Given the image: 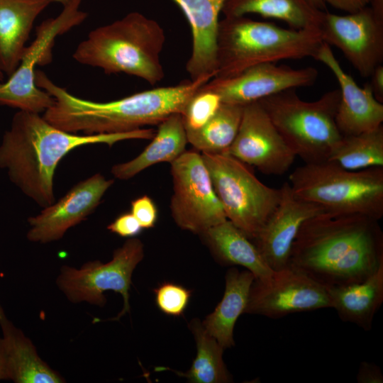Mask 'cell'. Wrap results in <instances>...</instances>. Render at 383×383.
Segmentation results:
<instances>
[{
  "label": "cell",
  "instance_id": "4",
  "mask_svg": "<svg viewBox=\"0 0 383 383\" xmlns=\"http://www.w3.org/2000/svg\"><path fill=\"white\" fill-rule=\"evenodd\" d=\"M165 43L162 26L137 11L92 30L76 48L77 62L104 73H126L151 85L165 76L160 53Z\"/></svg>",
  "mask_w": 383,
  "mask_h": 383
},
{
  "label": "cell",
  "instance_id": "23",
  "mask_svg": "<svg viewBox=\"0 0 383 383\" xmlns=\"http://www.w3.org/2000/svg\"><path fill=\"white\" fill-rule=\"evenodd\" d=\"M326 289L340 319L370 331L383 302V264L361 282Z\"/></svg>",
  "mask_w": 383,
  "mask_h": 383
},
{
  "label": "cell",
  "instance_id": "7",
  "mask_svg": "<svg viewBox=\"0 0 383 383\" xmlns=\"http://www.w3.org/2000/svg\"><path fill=\"white\" fill-rule=\"evenodd\" d=\"M296 89L258 102L296 156L305 163L328 160L343 137L335 121L339 89L327 91L313 101L302 100Z\"/></svg>",
  "mask_w": 383,
  "mask_h": 383
},
{
  "label": "cell",
  "instance_id": "1",
  "mask_svg": "<svg viewBox=\"0 0 383 383\" xmlns=\"http://www.w3.org/2000/svg\"><path fill=\"white\" fill-rule=\"evenodd\" d=\"M382 264L383 232L379 220L324 212L301 225L288 266L329 288L361 282Z\"/></svg>",
  "mask_w": 383,
  "mask_h": 383
},
{
  "label": "cell",
  "instance_id": "12",
  "mask_svg": "<svg viewBox=\"0 0 383 383\" xmlns=\"http://www.w3.org/2000/svg\"><path fill=\"white\" fill-rule=\"evenodd\" d=\"M332 308L327 289L301 271L287 266L267 278L255 279L245 313L272 319L289 314Z\"/></svg>",
  "mask_w": 383,
  "mask_h": 383
},
{
  "label": "cell",
  "instance_id": "10",
  "mask_svg": "<svg viewBox=\"0 0 383 383\" xmlns=\"http://www.w3.org/2000/svg\"><path fill=\"white\" fill-rule=\"evenodd\" d=\"M144 257L143 244L135 237L129 238L114 250L112 259L102 263L89 261L80 268L64 265L57 279L59 289L72 303L86 301L103 306L106 299L104 293L113 291L123 299L122 310L115 318L118 320L130 311L129 291L133 270Z\"/></svg>",
  "mask_w": 383,
  "mask_h": 383
},
{
  "label": "cell",
  "instance_id": "19",
  "mask_svg": "<svg viewBox=\"0 0 383 383\" xmlns=\"http://www.w3.org/2000/svg\"><path fill=\"white\" fill-rule=\"evenodd\" d=\"M190 25L192 47L186 70L191 80L216 74V40L219 16L226 0H172Z\"/></svg>",
  "mask_w": 383,
  "mask_h": 383
},
{
  "label": "cell",
  "instance_id": "28",
  "mask_svg": "<svg viewBox=\"0 0 383 383\" xmlns=\"http://www.w3.org/2000/svg\"><path fill=\"white\" fill-rule=\"evenodd\" d=\"M243 110V106L222 103L201 128L186 132L188 143L202 152H226L237 135Z\"/></svg>",
  "mask_w": 383,
  "mask_h": 383
},
{
  "label": "cell",
  "instance_id": "36",
  "mask_svg": "<svg viewBox=\"0 0 383 383\" xmlns=\"http://www.w3.org/2000/svg\"><path fill=\"white\" fill-rule=\"evenodd\" d=\"M371 82L370 83L372 89L374 97L379 102H383V66L378 65L370 75Z\"/></svg>",
  "mask_w": 383,
  "mask_h": 383
},
{
  "label": "cell",
  "instance_id": "33",
  "mask_svg": "<svg viewBox=\"0 0 383 383\" xmlns=\"http://www.w3.org/2000/svg\"><path fill=\"white\" fill-rule=\"evenodd\" d=\"M107 229L121 237L133 238L140 233L143 228L131 213H123L108 225Z\"/></svg>",
  "mask_w": 383,
  "mask_h": 383
},
{
  "label": "cell",
  "instance_id": "17",
  "mask_svg": "<svg viewBox=\"0 0 383 383\" xmlns=\"http://www.w3.org/2000/svg\"><path fill=\"white\" fill-rule=\"evenodd\" d=\"M280 188L278 205L252 240L274 271L288 266L292 243L304 222L325 212L320 206L297 197L289 182Z\"/></svg>",
  "mask_w": 383,
  "mask_h": 383
},
{
  "label": "cell",
  "instance_id": "13",
  "mask_svg": "<svg viewBox=\"0 0 383 383\" xmlns=\"http://www.w3.org/2000/svg\"><path fill=\"white\" fill-rule=\"evenodd\" d=\"M323 42L337 48L362 77L383 61V20L370 6L346 15L324 12L318 28Z\"/></svg>",
  "mask_w": 383,
  "mask_h": 383
},
{
  "label": "cell",
  "instance_id": "24",
  "mask_svg": "<svg viewBox=\"0 0 383 383\" xmlns=\"http://www.w3.org/2000/svg\"><path fill=\"white\" fill-rule=\"evenodd\" d=\"M157 126V133L141 153L130 161L111 167V172L116 178L131 179L154 165L172 162L186 151L188 140L180 113L168 116Z\"/></svg>",
  "mask_w": 383,
  "mask_h": 383
},
{
  "label": "cell",
  "instance_id": "37",
  "mask_svg": "<svg viewBox=\"0 0 383 383\" xmlns=\"http://www.w3.org/2000/svg\"><path fill=\"white\" fill-rule=\"evenodd\" d=\"M0 380H11V374L4 343L0 337Z\"/></svg>",
  "mask_w": 383,
  "mask_h": 383
},
{
  "label": "cell",
  "instance_id": "20",
  "mask_svg": "<svg viewBox=\"0 0 383 383\" xmlns=\"http://www.w3.org/2000/svg\"><path fill=\"white\" fill-rule=\"evenodd\" d=\"M57 0H0V70L9 77L26 50L36 18Z\"/></svg>",
  "mask_w": 383,
  "mask_h": 383
},
{
  "label": "cell",
  "instance_id": "30",
  "mask_svg": "<svg viewBox=\"0 0 383 383\" xmlns=\"http://www.w3.org/2000/svg\"><path fill=\"white\" fill-rule=\"evenodd\" d=\"M221 104L216 93L201 87L189 99L181 114L186 132L201 128L214 116Z\"/></svg>",
  "mask_w": 383,
  "mask_h": 383
},
{
  "label": "cell",
  "instance_id": "11",
  "mask_svg": "<svg viewBox=\"0 0 383 383\" xmlns=\"http://www.w3.org/2000/svg\"><path fill=\"white\" fill-rule=\"evenodd\" d=\"M170 165L173 183L170 211L180 228L202 235L227 220L201 155L185 151Z\"/></svg>",
  "mask_w": 383,
  "mask_h": 383
},
{
  "label": "cell",
  "instance_id": "40",
  "mask_svg": "<svg viewBox=\"0 0 383 383\" xmlns=\"http://www.w3.org/2000/svg\"><path fill=\"white\" fill-rule=\"evenodd\" d=\"M72 0H57V3L60 4L62 6H66L67 4H69Z\"/></svg>",
  "mask_w": 383,
  "mask_h": 383
},
{
  "label": "cell",
  "instance_id": "15",
  "mask_svg": "<svg viewBox=\"0 0 383 383\" xmlns=\"http://www.w3.org/2000/svg\"><path fill=\"white\" fill-rule=\"evenodd\" d=\"M318 75L312 67L295 69L268 62L231 77H213L202 87L216 93L222 103L245 106L287 89L311 86Z\"/></svg>",
  "mask_w": 383,
  "mask_h": 383
},
{
  "label": "cell",
  "instance_id": "6",
  "mask_svg": "<svg viewBox=\"0 0 383 383\" xmlns=\"http://www.w3.org/2000/svg\"><path fill=\"white\" fill-rule=\"evenodd\" d=\"M299 198L322 207L325 213L383 216V167L346 170L335 162L305 163L289 175Z\"/></svg>",
  "mask_w": 383,
  "mask_h": 383
},
{
  "label": "cell",
  "instance_id": "16",
  "mask_svg": "<svg viewBox=\"0 0 383 383\" xmlns=\"http://www.w3.org/2000/svg\"><path fill=\"white\" fill-rule=\"evenodd\" d=\"M113 182L96 173L76 184L57 202L28 218V240L48 243L61 239L70 228L94 212Z\"/></svg>",
  "mask_w": 383,
  "mask_h": 383
},
{
  "label": "cell",
  "instance_id": "25",
  "mask_svg": "<svg viewBox=\"0 0 383 383\" xmlns=\"http://www.w3.org/2000/svg\"><path fill=\"white\" fill-rule=\"evenodd\" d=\"M255 276L248 270L230 267L225 277V290L221 301L202 322L205 330L224 348L235 345L233 331L240 316L245 313Z\"/></svg>",
  "mask_w": 383,
  "mask_h": 383
},
{
  "label": "cell",
  "instance_id": "22",
  "mask_svg": "<svg viewBox=\"0 0 383 383\" xmlns=\"http://www.w3.org/2000/svg\"><path fill=\"white\" fill-rule=\"evenodd\" d=\"M201 235L221 264L244 267L257 279L273 273L252 241L228 219Z\"/></svg>",
  "mask_w": 383,
  "mask_h": 383
},
{
  "label": "cell",
  "instance_id": "18",
  "mask_svg": "<svg viewBox=\"0 0 383 383\" xmlns=\"http://www.w3.org/2000/svg\"><path fill=\"white\" fill-rule=\"evenodd\" d=\"M313 59L324 64L338 82L340 101L335 121L343 136L357 135L382 125L383 104L374 97L370 83L359 87L324 42Z\"/></svg>",
  "mask_w": 383,
  "mask_h": 383
},
{
  "label": "cell",
  "instance_id": "34",
  "mask_svg": "<svg viewBox=\"0 0 383 383\" xmlns=\"http://www.w3.org/2000/svg\"><path fill=\"white\" fill-rule=\"evenodd\" d=\"M356 380L358 383H382L383 374L377 365L363 361L360 364Z\"/></svg>",
  "mask_w": 383,
  "mask_h": 383
},
{
  "label": "cell",
  "instance_id": "29",
  "mask_svg": "<svg viewBox=\"0 0 383 383\" xmlns=\"http://www.w3.org/2000/svg\"><path fill=\"white\" fill-rule=\"evenodd\" d=\"M328 160L352 171L383 167V126L343 136Z\"/></svg>",
  "mask_w": 383,
  "mask_h": 383
},
{
  "label": "cell",
  "instance_id": "27",
  "mask_svg": "<svg viewBox=\"0 0 383 383\" xmlns=\"http://www.w3.org/2000/svg\"><path fill=\"white\" fill-rule=\"evenodd\" d=\"M196 345V355L185 373L174 372L194 383H228L233 381L223 360L224 348L204 328L197 318L189 323Z\"/></svg>",
  "mask_w": 383,
  "mask_h": 383
},
{
  "label": "cell",
  "instance_id": "8",
  "mask_svg": "<svg viewBox=\"0 0 383 383\" xmlns=\"http://www.w3.org/2000/svg\"><path fill=\"white\" fill-rule=\"evenodd\" d=\"M226 218L251 240L278 205L281 188L267 186L248 165L226 153L202 152Z\"/></svg>",
  "mask_w": 383,
  "mask_h": 383
},
{
  "label": "cell",
  "instance_id": "39",
  "mask_svg": "<svg viewBox=\"0 0 383 383\" xmlns=\"http://www.w3.org/2000/svg\"><path fill=\"white\" fill-rule=\"evenodd\" d=\"M309 3L315 8L323 11L326 4L323 0H308Z\"/></svg>",
  "mask_w": 383,
  "mask_h": 383
},
{
  "label": "cell",
  "instance_id": "2",
  "mask_svg": "<svg viewBox=\"0 0 383 383\" xmlns=\"http://www.w3.org/2000/svg\"><path fill=\"white\" fill-rule=\"evenodd\" d=\"M152 129L118 133L85 135L57 128L40 113L21 111L0 143V168L25 195L40 207L55 201L54 176L60 160L72 150L87 145L132 139H151Z\"/></svg>",
  "mask_w": 383,
  "mask_h": 383
},
{
  "label": "cell",
  "instance_id": "35",
  "mask_svg": "<svg viewBox=\"0 0 383 383\" xmlns=\"http://www.w3.org/2000/svg\"><path fill=\"white\" fill-rule=\"evenodd\" d=\"M333 8L346 13H354L362 9L370 4L371 0H323Z\"/></svg>",
  "mask_w": 383,
  "mask_h": 383
},
{
  "label": "cell",
  "instance_id": "32",
  "mask_svg": "<svg viewBox=\"0 0 383 383\" xmlns=\"http://www.w3.org/2000/svg\"><path fill=\"white\" fill-rule=\"evenodd\" d=\"M131 213L143 229L154 227L158 217L157 206L148 195L139 196L131 201Z\"/></svg>",
  "mask_w": 383,
  "mask_h": 383
},
{
  "label": "cell",
  "instance_id": "21",
  "mask_svg": "<svg viewBox=\"0 0 383 383\" xmlns=\"http://www.w3.org/2000/svg\"><path fill=\"white\" fill-rule=\"evenodd\" d=\"M0 328L11 381L16 383H61L65 379L38 355L35 345L7 317L0 306Z\"/></svg>",
  "mask_w": 383,
  "mask_h": 383
},
{
  "label": "cell",
  "instance_id": "3",
  "mask_svg": "<svg viewBox=\"0 0 383 383\" xmlns=\"http://www.w3.org/2000/svg\"><path fill=\"white\" fill-rule=\"evenodd\" d=\"M211 79L204 77L97 102L72 94L41 70L35 73L37 87L55 100L43 116L58 128L85 135L126 133L158 125L172 114H182L192 96Z\"/></svg>",
  "mask_w": 383,
  "mask_h": 383
},
{
  "label": "cell",
  "instance_id": "5",
  "mask_svg": "<svg viewBox=\"0 0 383 383\" xmlns=\"http://www.w3.org/2000/svg\"><path fill=\"white\" fill-rule=\"evenodd\" d=\"M323 40L318 29L284 28L245 16H224L216 40V74L226 77L262 63L313 57Z\"/></svg>",
  "mask_w": 383,
  "mask_h": 383
},
{
  "label": "cell",
  "instance_id": "41",
  "mask_svg": "<svg viewBox=\"0 0 383 383\" xmlns=\"http://www.w3.org/2000/svg\"><path fill=\"white\" fill-rule=\"evenodd\" d=\"M4 74L0 70V82H4Z\"/></svg>",
  "mask_w": 383,
  "mask_h": 383
},
{
  "label": "cell",
  "instance_id": "9",
  "mask_svg": "<svg viewBox=\"0 0 383 383\" xmlns=\"http://www.w3.org/2000/svg\"><path fill=\"white\" fill-rule=\"evenodd\" d=\"M83 1L72 0L57 16L45 20L36 28L35 38L26 46L18 66L7 81L0 82L1 105L37 113L53 105L54 98L35 84V65L49 64L57 36L87 18L88 13L79 9Z\"/></svg>",
  "mask_w": 383,
  "mask_h": 383
},
{
  "label": "cell",
  "instance_id": "31",
  "mask_svg": "<svg viewBox=\"0 0 383 383\" xmlns=\"http://www.w3.org/2000/svg\"><path fill=\"white\" fill-rule=\"evenodd\" d=\"M157 308L163 313L179 317L187 309L192 291L181 284L165 282L153 290Z\"/></svg>",
  "mask_w": 383,
  "mask_h": 383
},
{
  "label": "cell",
  "instance_id": "38",
  "mask_svg": "<svg viewBox=\"0 0 383 383\" xmlns=\"http://www.w3.org/2000/svg\"><path fill=\"white\" fill-rule=\"evenodd\" d=\"M370 4L374 14L383 20V0H371Z\"/></svg>",
  "mask_w": 383,
  "mask_h": 383
},
{
  "label": "cell",
  "instance_id": "14",
  "mask_svg": "<svg viewBox=\"0 0 383 383\" xmlns=\"http://www.w3.org/2000/svg\"><path fill=\"white\" fill-rule=\"evenodd\" d=\"M226 153L270 175H282L296 155L258 102L243 106L237 135Z\"/></svg>",
  "mask_w": 383,
  "mask_h": 383
},
{
  "label": "cell",
  "instance_id": "26",
  "mask_svg": "<svg viewBox=\"0 0 383 383\" xmlns=\"http://www.w3.org/2000/svg\"><path fill=\"white\" fill-rule=\"evenodd\" d=\"M324 12L308 0H226L222 9L224 16L257 14L284 21L296 30L318 29Z\"/></svg>",
  "mask_w": 383,
  "mask_h": 383
}]
</instances>
